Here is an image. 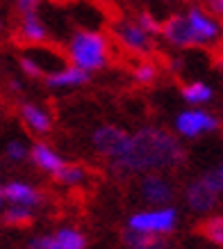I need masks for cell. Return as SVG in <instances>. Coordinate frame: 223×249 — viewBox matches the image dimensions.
<instances>
[{"mask_svg": "<svg viewBox=\"0 0 223 249\" xmlns=\"http://www.w3.org/2000/svg\"><path fill=\"white\" fill-rule=\"evenodd\" d=\"M187 153L182 144L162 128H142L127 140L121 156L114 158L119 172H157L185 165Z\"/></svg>", "mask_w": 223, "mask_h": 249, "instance_id": "obj_1", "label": "cell"}, {"mask_svg": "<svg viewBox=\"0 0 223 249\" xmlns=\"http://www.w3.org/2000/svg\"><path fill=\"white\" fill-rule=\"evenodd\" d=\"M68 57L73 62V67H80L84 71H98V69H103L107 64L110 44L98 32L80 30V32H75L73 39H71Z\"/></svg>", "mask_w": 223, "mask_h": 249, "instance_id": "obj_2", "label": "cell"}, {"mask_svg": "<svg viewBox=\"0 0 223 249\" xmlns=\"http://www.w3.org/2000/svg\"><path fill=\"white\" fill-rule=\"evenodd\" d=\"M114 35L119 39L121 46H126V51L137 55H150L155 51V41H153V35L143 30L139 23L132 21H123L114 28Z\"/></svg>", "mask_w": 223, "mask_h": 249, "instance_id": "obj_3", "label": "cell"}, {"mask_svg": "<svg viewBox=\"0 0 223 249\" xmlns=\"http://www.w3.org/2000/svg\"><path fill=\"white\" fill-rule=\"evenodd\" d=\"M178 222V213L173 208H164V211L153 213H139L130 219V229L137 231H150V233H171Z\"/></svg>", "mask_w": 223, "mask_h": 249, "instance_id": "obj_4", "label": "cell"}, {"mask_svg": "<svg viewBox=\"0 0 223 249\" xmlns=\"http://www.w3.org/2000/svg\"><path fill=\"white\" fill-rule=\"evenodd\" d=\"M127 135L123 128H116V126H103V128H98L91 137V144H94V149H96L100 156L105 158H116L123 153V149L127 146Z\"/></svg>", "mask_w": 223, "mask_h": 249, "instance_id": "obj_5", "label": "cell"}, {"mask_svg": "<svg viewBox=\"0 0 223 249\" xmlns=\"http://www.w3.org/2000/svg\"><path fill=\"white\" fill-rule=\"evenodd\" d=\"M162 37L173 46H180V48H189V46H196V37H193V30L187 16L173 14L169 21L162 23Z\"/></svg>", "mask_w": 223, "mask_h": 249, "instance_id": "obj_6", "label": "cell"}, {"mask_svg": "<svg viewBox=\"0 0 223 249\" xmlns=\"http://www.w3.org/2000/svg\"><path fill=\"white\" fill-rule=\"evenodd\" d=\"M187 21L191 25L193 37H196V46H205L212 44L216 37H219V25H216L212 18H209L205 12H201L198 7H191L189 14H187Z\"/></svg>", "mask_w": 223, "mask_h": 249, "instance_id": "obj_7", "label": "cell"}, {"mask_svg": "<svg viewBox=\"0 0 223 249\" xmlns=\"http://www.w3.org/2000/svg\"><path fill=\"white\" fill-rule=\"evenodd\" d=\"M142 199L150 206H164L173 199V188L166 181H162V176H143L142 181Z\"/></svg>", "mask_w": 223, "mask_h": 249, "instance_id": "obj_8", "label": "cell"}, {"mask_svg": "<svg viewBox=\"0 0 223 249\" xmlns=\"http://www.w3.org/2000/svg\"><path fill=\"white\" fill-rule=\"evenodd\" d=\"M175 126H178V130L185 137H196L203 130L219 128V121L212 114H205V112H182L178 117V121H175Z\"/></svg>", "mask_w": 223, "mask_h": 249, "instance_id": "obj_9", "label": "cell"}, {"mask_svg": "<svg viewBox=\"0 0 223 249\" xmlns=\"http://www.w3.org/2000/svg\"><path fill=\"white\" fill-rule=\"evenodd\" d=\"M123 245L130 249H166L169 247V238L159 233H150V231H137V229H126L121 233Z\"/></svg>", "mask_w": 223, "mask_h": 249, "instance_id": "obj_10", "label": "cell"}, {"mask_svg": "<svg viewBox=\"0 0 223 249\" xmlns=\"http://www.w3.org/2000/svg\"><path fill=\"white\" fill-rule=\"evenodd\" d=\"M185 199L189 208L196 213H207L212 211L216 204H219V196H216L214 190H209L203 181H193L185 192Z\"/></svg>", "mask_w": 223, "mask_h": 249, "instance_id": "obj_11", "label": "cell"}, {"mask_svg": "<svg viewBox=\"0 0 223 249\" xmlns=\"http://www.w3.org/2000/svg\"><path fill=\"white\" fill-rule=\"evenodd\" d=\"M48 39V32H46L44 23L39 21L37 12H28L23 14V21H21V28H18V35H16V44L21 46H30V44H44Z\"/></svg>", "mask_w": 223, "mask_h": 249, "instance_id": "obj_12", "label": "cell"}, {"mask_svg": "<svg viewBox=\"0 0 223 249\" xmlns=\"http://www.w3.org/2000/svg\"><path fill=\"white\" fill-rule=\"evenodd\" d=\"M94 174L100 176L87 162H62L60 169L52 172V178H55V183H62V185H80L87 176H94Z\"/></svg>", "mask_w": 223, "mask_h": 249, "instance_id": "obj_13", "label": "cell"}, {"mask_svg": "<svg viewBox=\"0 0 223 249\" xmlns=\"http://www.w3.org/2000/svg\"><path fill=\"white\" fill-rule=\"evenodd\" d=\"M2 196L9 199V201L21 204V206H41L48 201L46 192L30 188V185H25V183H9L7 188L2 190Z\"/></svg>", "mask_w": 223, "mask_h": 249, "instance_id": "obj_14", "label": "cell"}, {"mask_svg": "<svg viewBox=\"0 0 223 249\" xmlns=\"http://www.w3.org/2000/svg\"><path fill=\"white\" fill-rule=\"evenodd\" d=\"M18 112H21V119L23 124L32 130V133H39V135H48L52 130V121L50 117L41 110V107L32 106V103H21L18 107Z\"/></svg>", "mask_w": 223, "mask_h": 249, "instance_id": "obj_15", "label": "cell"}, {"mask_svg": "<svg viewBox=\"0 0 223 249\" xmlns=\"http://www.w3.org/2000/svg\"><path fill=\"white\" fill-rule=\"evenodd\" d=\"M48 87H78V85L89 83V71L80 67H66L62 71H52L44 78Z\"/></svg>", "mask_w": 223, "mask_h": 249, "instance_id": "obj_16", "label": "cell"}, {"mask_svg": "<svg viewBox=\"0 0 223 249\" xmlns=\"http://www.w3.org/2000/svg\"><path fill=\"white\" fill-rule=\"evenodd\" d=\"M191 233L205 238L216 247H223V217H205L191 227Z\"/></svg>", "mask_w": 223, "mask_h": 249, "instance_id": "obj_17", "label": "cell"}, {"mask_svg": "<svg viewBox=\"0 0 223 249\" xmlns=\"http://www.w3.org/2000/svg\"><path fill=\"white\" fill-rule=\"evenodd\" d=\"M30 156H32V160H34V165L37 167H41V169H46V172H55V169H60L62 167V162L64 160L57 156V153L52 151L48 144H44V142H37L34 146H32V151H30Z\"/></svg>", "mask_w": 223, "mask_h": 249, "instance_id": "obj_18", "label": "cell"}, {"mask_svg": "<svg viewBox=\"0 0 223 249\" xmlns=\"http://www.w3.org/2000/svg\"><path fill=\"white\" fill-rule=\"evenodd\" d=\"M34 219H37L34 213L18 206V208H9V211L2 213L0 215V224L7 229H30L34 227Z\"/></svg>", "mask_w": 223, "mask_h": 249, "instance_id": "obj_19", "label": "cell"}, {"mask_svg": "<svg viewBox=\"0 0 223 249\" xmlns=\"http://www.w3.org/2000/svg\"><path fill=\"white\" fill-rule=\"evenodd\" d=\"M55 240L60 249H87V238L75 229H60L55 233Z\"/></svg>", "mask_w": 223, "mask_h": 249, "instance_id": "obj_20", "label": "cell"}, {"mask_svg": "<svg viewBox=\"0 0 223 249\" xmlns=\"http://www.w3.org/2000/svg\"><path fill=\"white\" fill-rule=\"evenodd\" d=\"M157 73H159V69H157L155 62H139L137 67L132 69V78L137 80L139 85H146V87H150V85L157 80Z\"/></svg>", "mask_w": 223, "mask_h": 249, "instance_id": "obj_21", "label": "cell"}, {"mask_svg": "<svg viewBox=\"0 0 223 249\" xmlns=\"http://www.w3.org/2000/svg\"><path fill=\"white\" fill-rule=\"evenodd\" d=\"M182 98L189 101V103H205V101L212 98V89L203 83L185 85V87H182Z\"/></svg>", "mask_w": 223, "mask_h": 249, "instance_id": "obj_22", "label": "cell"}, {"mask_svg": "<svg viewBox=\"0 0 223 249\" xmlns=\"http://www.w3.org/2000/svg\"><path fill=\"white\" fill-rule=\"evenodd\" d=\"M137 23H139L148 35H162V23H157L155 16H150L148 12H142V14L137 16Z\"/></svg>", "mask_w": 223, "mask_h": 249, "instance_id": "obj_23", "label": "cell"}, {"mask_svg": "<svg viewBox=\"0 0 223 249\" xmlns=\"http://www.w3.org/2000/svg\"><path fill=\"white\" fill-rule=\"evenodd\" d=\"M18 64H21V69H23V73H25V76H30V78H46V71L39 67L34 60H30V57H25V55H23L21 60H18Z\"/></svg>", "mask_w": 223, "mask_h": 249, "instance_id": "obj_24", "label": "cell"}, {"mask_svg": "<svg viewBox=\"0 0 223 249\" xmlns=\"http://www.w3.org/2000/svg\"><path fill=\"white\" fill-rule=\"evenodd\" d=\"M28 249H60V247H57L55 235H41V238H34V240H30Z\"/></svg>", "mask_w": 223, "mask_h": 249, "instance_id": "obj_25", "label": "cell"}, {"mask_svg": "<svg viewBox=\"0 0 223 249\" xmlns=\"http://www.w3.org/2000/svg\"><path fill=\"white\" fill-rule=\"evenodd\" d=\"M201 181L205 183L209 190H214L216 195H219V192H223V176H221V174L209 172V174H205V176H203Z\"/></svg>", "mask_w": 223, "mask_h": 249, "instance_id": "obj_26", "label": "cell"}, {"mask_svg": "<svg viewBox=\"0 0 223 249\" xmlns=\"http://www.w3.org/2000/svg\"><path fill=\"white\" fill-rule=\"evenodd\" d=\"M7 158L9 160H23L25 158V146L21 142H9L7 144Z\"/></svg>", "mask_w": 223, "mask_h": 249, "instance_id": "obj_27", "label": "cell"}, {"mask_svg": "<svg viewBox=\"0 0 223 249\" xmlns=\"http://www.w3.org/2000/svg\"><path fill=\"white\" fill-rule=\"evenodd\" d=\"M207 9L216 16H223V0H207Z\"/></svg>", "mask_w": 223, "mask_h": 249, "instance_id": "obj_28", "label": "cell"}, {"mask_svg": "<svg viewBox=\"0 0 223 249\" xmlns=\"http://www.w3.org/2000/svg\"><path fill=\"white\" fill-rule=\"evenodd\" d=\"M18 9H21L23 14L34 12V9H37V0H18Z\"/></svg>", "mask_w": 223, "mask_h": 249, "instance_id": "obj_29", "label": "cell"}, {"mask_svg": "<svg viewBox=\"0 0 223 249\" xmlns=\"http://www.w3.org/2000/svg\"><path fill=\"white\" fill-rule=\"evenodd\" d=\"M0 204H2V188H0Z\"/></svg>", "mask_w": 223, "mask_h": 249, "instance_id": "obj_30", "label": "cell"}, {"mask_svg": "<svg viewBox=\"0 0 223 249\" xmlns=\"http://www.w3.org/2000/svg\"><path fill=\"white\" fill-rule=\"evenodd\" d=\"M0 28H2V23H0Z\"/></svg>", "mask_w": 223, "mask_h": 249, "instance_id": "obj_31", "label": "cell"}, {"mask_svg": "<svg viewBox=\"0 0 223 249\" xmlns=\"http://www.w3.org/2000/svg\"><path fill=\"white\" fill-rule=\"evenodd\" d=\"M221 176H223V172H221Z\"/></svg>", "mask_w": 223, "mask_h": 249, "instance_id": "obj_32", "label": "cell"}]
</instances>
